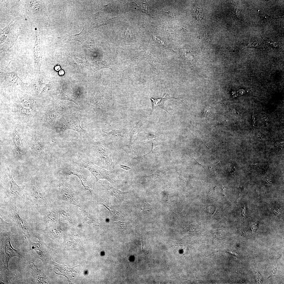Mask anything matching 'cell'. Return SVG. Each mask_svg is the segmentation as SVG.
Wrapping results in <instances>:
<instances>
[{"instance_id":"cell-1","label":"cell","mask_w":284,"mask_h":284,"mask_svg":"<svg viewBox=\"0 0 284 284\" xmlns=\"http://www.w3.org/2000/svg\"><path fill=\"white\" fill-rule=\"evenodd\" d=\"M11 237L10 233L9 232L4 231L1 232V262L4 267L7 270H8L10 259L13 257L19 256L18 251L14 249L11 245Z\"/></svg>"},{"instance_id":"cell-2","label":"cell","mask_w":284,"mask_h":284,"mask_svg":"<svg viewBox=\"0 0 284 284\" xmlns=\"http://www.w3.org/2000/svg\"><path fill=\"white\" fill-rule=\"evenodd\" d=\"M64 175H73L77 176L80 180L85 189L89 190L92 195L93 192L92 185L90 181V174L87 170L77 164L65 165L61 169Z\"/></svg>"},{"instance_id":"cell-3","label":"cell","mask_w":284,"mask_h":284,"mask_svg":"<svg viewBox=\"0 0 284 284\" xmlns=\"http://www.w3.org/2000/svg\"><path fill=\"white\" fill-rule=\"evenodd\" d=\"M78 162L79 165L89 170L95 178L97 183L100 179H104L114 184L116 181L115 177L111 172L99 167L90 162L83 160L78 153Z\"/></svg>"},{"instance_id":"cell-4","label":"cell","mask_w":284,"mask_h":284,"mask_svg":"<svg viewBox=\"0 0 284 284\" xmlns=\"http://www.w3.org/2000/svg\"><path fill=\"white\" fill-rule=\"evenodd\" d=\"M93 153L98 161L103 167L109 170H113L115 165L111 159V152L100 143L96 142L93 148Z\"/></svg>"},{"instance_id":"cell-5","label":"cell","mask_w":284,"mask_h":284,"mask_svg":"<svg viewBox=\"0 0 284 284\" xmlns=\"http://www.w3.org/2000/svg\"><path fill=\"white\" fill-rule=\"evenodd\" d=\"M9 208L12 220L17 226L18 231L23 235L25 239L31 242L30 236L27 224L26 221L20 217L16 202L13 199L10 200Z\"/></svg>"},{"instance_id":"cell-6","label":"cell","mask_w":284,"mask_h":284,"mask_svg":"<svg viewBox=\"0 0 284 284\" xmlns=\"http://www.w3.org/2000/svg\"><path fill=\"white\" fill-rule=\"evenodd\" d=\"M81 118L75 115L65 116L62 119L59 123L58 129L61 132L64 133L67 130L71 129L77 131L80 135L85 132L80 125Z\"/></svg>"},{"instance_id":"cell-7","label":"cell","mask_w":284,"mask_h":284,"mask_svg":"<svg viewBox=\"0 0 284 284\" xmlns=\"http://www.w3.org/2000/svg\"><path fill=\"white\" fill-rule=\"evenodd\" d=\"M1 85L6 88H14L23 83L17 74L13 72L0 69Z\"/></svg>"},{"instance_id":"cell-8","label":"cell","mask_w":284,"mask_h":284,"mask_svg":"<svg viewBox=\"0 0 284 284\" xmlns=\"http://www.w3.org/2000/svg\"><path fill=\"white\" fill-rule=\"evenodd\" d=\"M52 262L55 273L56 274L65 276L69 282H73L77 278L79 275V271L77 266L69 268L65 265H62L57 263L53 260Z\"/></svg>"},{"instance_id":"cell-9","label":"cell","mask_w":284,"mask_h":284,"mask_svg":"<svg viewBox=\"0 0 284 284\" xmlns=\"http://www.w3.org/2000/svg\"><path fill=\"white\" fill-rule=\"evenodd\" d=\"M29 194L28 198L37 207L41 208L44 206L45 203L44 195L38 185L36 184L33 185Z\"/></svg>"},{"instance_id":"cell-10","label":"cell","mask_w":284,"mask_h":284,"mask_svg":"<svg viewBox=\"0 0 284 284\" xmlns=\"http://www.w3.org/2000/svg\"><path fill=\"white\" fill-rule=\"evenodd\" d=\"M59 193L62 199L69 204L79 206L77 197L74 192L60 183L58 185Z\"/></svg>"},{"instance_id":"cell-11","label":"cell","mask_w":284,"mask_h":284,"mask_svg":"<svg viewBox=\"0 0 284 284\" xmlns=\"http://www.w3.org/2000/svg\"><path fill=\"white\" fill-rule=\"evenodd\" d=\"M71 40L79 42L83 46L90 48L94 45L93 40L91 37L85 31L84 27L81 31L78 34L69 36Z\"/></svg>"},{"instance_id":"cell-12","label":"cell","mask_w":284,"mask_h":284,"mask_svg":"<svg viewBox=\"0 0 284 284\" xmlns=\"http://www.w3.org/2000/svg\"><path fill=\"white\" fill-rule=\"evenodd\" d=\"M32 270L33 282L36 284H45L49 283L48 278L44 273L32 262L29 263Z\"/></svg>"},{"instance_id":"cell-13","label":"cell","mask_w":284,"mask_h":284,"mask_svg":"<svg viewBox=\"0 0 284 284\" xmlns=\"http://www.w3.org/2000/svg\"><path fill=\"white\" fill-rule=\"evenodd\" d=\"M39 240L37 243H33L31 241L32 248L36 254L37 256L41 260L43 264L46 262L47 254L45 247V244L41 238L37 237Z\"/></svg>"},{"instance_id":"cell-14","label":"cell","mask_w":284,"mask_h":284,"mask_svg":"<svg viewBox=\"0 0 284 284\" xmlns=\"http://www.w3.org/2000/svg\"><path fill=\"white\" fill-rule=\"evenodd\" d=\"M44 81L43 77L39 73L34 79L27 83L26 86H28V88L34 93L37 94H40L43 88Z\"/></svg>"},{"instance_id":"cell-15","label":"cell","mask_w":284,"mask_h":284,"mask_svg":"<svg viewBox=\"0 0 284 284\" xmlns=\"http://www.w3.org/2000/svg\"><path fill=\"white\" fill-rule=\"evenodd\" d=\"M45 148L43 141L39 138L34 136L31 143V149L33 154L37 156H40L44 154Z\"/></svg>"},{"instance_id":"cell-16","label":"cell","mask_w":284,"mask_h":284,"mask_svg":"<svg viewBox=\"0 0 284 284\" xmlns=\"http://www.w3.org/2000/svg\"><path fill=\"white\" fill-rule=\"evenodd\" d=\"M33 50L35 69L37 73H39L42 61V52L40 44H36Z\"/></svg>"},{"instance_id":"cell-17","label":"cell","mask_w":284,"mask_h":284,"mask_svg":"<svg viewBox=\"0 0 284 284\" xmlns=\"http://www.w3.org/2000/svg\"><path fill=\"white\" fill-rule=\"evenodd\" d=\"M103 188L110 195L114 196L119 200H123L128 195V192L122 191L109 185H102Z\"/></svg>"},{"instance_id":"cell-18","label":"cell","mask_w":284,"mask_h":284,"mask_svg":"<svg viewBox=\"0 0 284 284\" xmlns=\"http://www.w3.org/2000/svg\"><path fill=\"white\" fill-rule=\"evenodd\" d=\"M196 161L199 165L204 169L205 174L209 177L213 176L219 173L220 169L221 168L220 160L216 163L208 165H202L197 161Z\"/></svg>"},{"instance_id":"cell-19","label":"cell","mask_w":284,"mask_h":284,"mask_svg":"<svg viewBox=\"0 0 284 284\" xmlns=\"http://www.w3.org/2000/svg\"><path fill=\"white\" fill-rule=\"evenodd\" d=\"M105 138L109 141L116 140L126 136V132L122 130L114 129L108 133L102 130Z\"/></svg>"},{"instance_id":"cell-20","label":"cell","mask_w":284,"mask_h":284,"mask_svg":"<svg viewBox=\"0 0 284 284\" xmlns=\"http://www.w3.org/2000/svg\"><path fill=\"white\" fill-rule=\"evenodd\" d=\"M60 111V109L57 108L48 111L43 116L42 121L48 123L50 125L54 124L59 114Z\"/></svg>"},{"instance_id":"cell-21","label":"cell","mask_w":284,"mask_h":284,"mask_svg":"<svg viewBox=\"0 0 284 284\" xmlns=\"http://www.w3.org/2000/svg\"><path fill=\"white\" fill-rule=\"evenodd\" d=\"M13 140L15 146L16 154L18 156L20 157L22 152V142L20 135L16 128L13 131Z\"/></svg>"},{"instance_id":"cell-22","label":"cell","mask_w":284,"mask_h":284,"mask_svg":"<svg viewBox=\"0 0 284 284\" xmlns=\"http://www.w3.org/2000/svg\"><path fill=\"white\" fill-rule=\"evenodd\" d=\"M20 100L22 105L30 109L34 110L36 109V103L34 99L26 95L21 96Z\"/></svg>"},{"instance_id":"cell-23","label":"cell","mask_w":284,"mask_h":284,"mask_svg":"<svg viewBox=\"0 0 284 284\" xmlns=\"http://www.w3.org/2000/svg\"><path fill=\"white\" fill-rule=\"evenodd\" d=\"M5 169L6 173L8 174L10 180V192L12 195L17 194L20 195L21 190L19 186L17 185L13 179L12 175L10 173V169L8 167Z\"/></svg>"},{"instance_id":"cell-24","label":"cell","mask_w":284,"mask_h":284,"mask_svg":"<svg viewBox=\"0 0 284 284\" xmlns=\"http://www.w3.org/2000/svg\"><path fill=\"white\" fill-rule=\"evenodd\" d=\"M60 99L68 100L75 103L79 107L80 105L78 100L75 96L74 93L69 90L63 89L62 90L59 95Z\"/></svg>"},{"instance_id":"cell-25","label":"cell","mask_w":284,"mask_h":284,"mask_svg":"<svg viewBox=\"0 0 284 284\" xmlns=\"http://www.w3.org/2000/svg\"><path fill=\"white\" fill-rule=\"evenodd\" d=\"M101 204L108 210L112 220L117 221L122 219L123 217L122 214L118 210L113 207L109 206L103 203H102Z\"/></svg>"},{"instance_id":"cell-26","label":"cell","mask_w":284,"mask_h":284,"mask_svg":"<svg viewBox=\"0 0 284 284\" xmlns=\"http://www.w3.org/2000/svg\"><path fill=\"white\" fill-rule=\"evenodd\" d=\"M166 94L161 98L156 99L151 98V99L153 104V111L156 109L160 108L165 110L170 114L167 110L165 105V102L167 99L165 98Z\"/></svg>"},{"instance_id":"cell-27","label":"cell","mask_w":284,"mask_h":284,"mask_svg":"<svg viewBox=\"0 0 284 284\" xmlns=\"http://www.w3.org/2000/svg\"><path fill=\"white\" fill-rule=\"evenodd\" d=\"M15 105L20 115L27 118L32 117V114L30 109L23 106L21 104L15 103Z\"/></svg>"},{"instance_id":"cell-28","label":"cell","mask_w":284,"mask_h":284,"mask_svg":"<svg viewBox=\"0 0 284 284\" xmlns=\"http://www.w3.org/2000/svg\"><path fill=\"white\" fill-rule=\"evenodd\" d=\"M81 211L83 219L87 223L91 225H97L96 219L92 215L83 209H81Z\"/></svg>"},{"instance_id":"cell-29","label":"cell","mask_w":284,"mask_h":284,"mask_svg":"<svg viewBox=\"0 0 284 284\" xmlns=\"http://www.w3.org/2000/svg\"><path fill=\"white\" fill-rule=\"evenodd\" d=\"M119 146L120 148L125 151L129 158H130L134 155L135 152L132 148L131 141H130L128 145L121 142Z\"/></svg>"},{"instance_id":"cell-30","label":"cell","mask_w":284,"mask_h":284,"mask_svg":"<svg viewBox=\"0 0 284 284\" xmlns=\"http://www.w3.org/2000/svg\"><path fill=\"white\" fill-rule=\"evenodd\" d=\"M192 14L196 19L197 21L202 19L204 16L202 9L196 6L193 7Z\"/></svg>"},{"instance_id":"cell-31","label":"cell","mask_w":284,"mask_h":284,"mask_svg":"<svg viewBox=\"0 0 284 284\" xmlns=\"http://www.w3.org/2000/svg\"><path fill=\"white\" fill-rule=\"evenodd\" d=\"M134 122L135 123L136 125L135 126H133L129 133L130 141H131L133 137L139 131L140 128L143 125L141 121Z\"/></svg>"},{"instance_id":"cell-32","label":"cell","mask_w":284,"mask_h":284,"mask_svg":"<svg viewBox=\"0 0 284 284\" xmlns=\"http://www.w3.org/2000/svg\"><path fill=\"white\" fill-rule=\"evenodd\" d=\"M57 220L56 214L53 211L48 213L45 217V221L47 223L54 222L57 221Z\"/></svg>"},{"instance_id":"cell-33","label":"cell","mask_w":284,"mask_h":284,"mask_svg":"<svg viewBox=\"0 0 284 284\" xmlns=\"http://www.w3.org/2000/svg\"><path fill=\"white\" fill-rule=\"evenodd\" d=\"M248 47H253L258 48L261 50L263 49V48L261 44L256 39L251 40L249 43L245 48Z\"/></svg>"},{"instance_id":"cell-34","label":"cell","mask_w":284,"mask_h":284,"mask_svg":"<svg viewBox=\"0 0 284 284\" xmlns=\"http://www.w3.org/2000/svg\"><path fill=\"white\" fill-rule=\"evenodd\" d=\"M12 225V224L5 221L0 217V227L1 232L6 231L7 228Z\"/></svg>"},{"instance_id":"cell-35","label":"cell","mask_w":284,"mask_h":284,"mask_svg":"<svg viewBox=\"0 0 284 284\" xmlns=\"http://www.w3.org/2000/svg\"><path fill=\"white\" fill-rule=\"evenodd\" d=\"M258 225L259 221H257L251 226V228L253 233L257 230L258 227Z\"/></svg>"},{"instance_id":"cell-36","label":"cell","mask_w":284,"mask_h":284,"mask_svg":"<svg viewBox=\"0 0 284 284\" xmlns=\"http://www.w3.org/2000/svg\"><path fill=\"white\" fill-rule=\"evenodd\" d=\"M260 16L262 17L263 18L266 19H269L271 17V16H269L267 14L265 13H260Z\"/></svg>"},{"instance_id":"cell-37","label":"cell","mask_w":284,"mask_h":284,"mask_svg":"<svg viewBox=\"0 0 284 284\" xmlns=\"http://www.w3.org/2000/svg\"><path fill=\"white\" fill-rule=\"evenodd\" d=\"M120 167L123 169L125 170H128L130 169V168L127 166L120 165Z\"/></svg>"},{"instance_id":"cell-38","label":"cell","mask_w":284,"mask_h":284,"mask_svg":"<svg viewBox=\"0 0 284 284\" xmlns=\"http://www.w3.org/2000/svg\"><path fill=\"white\" fill-rule=\"evenodd\" d=\"M54 70L57 71H59L60 69V67L59 64H57L54 67Z\"/></svg>"},{"instance_id":"cell-39","label":"cell","mask_w":284,"mask_h":284,"mask_svg":"<svg viewBox=\"0 0 284 284\" xmlns=\"http://www.w3.org/2000/svg\"><path fill=\"white\" fill-rule=\"evenodd\" d=\"M257 138L260 140H261L263 137V135L260 133H258L257 134Z\"/></svg>"},{"instance_id":"cell-40","label":"cell","mask_w":284,"mask_h":284,"mask_svg":"<svg viewBox=\"0 0 284 284\" xmlns=\"http://www.w3.org/2000/svg\"><path fill=\"white\" fill-rule=\"evenodd\" d=\"M252 123H253V125L255 126L256 125V119L255 117L254 116H252Z\"/></svg>"},{"instance_id":"cell-41","label":"cell","mask_w":284,"mask_h":284,"mask_svg":"<svg viewBox=\"0 0 284 284\" xmlns=\"http://www.w3.org/2000/svg\"><path fill=\"white\" fill-rule=\"evenodd\" d=\"M228 252L229 253H230V254H232V255H234L235 256H236L237 257H238V256H239V255L238 253H236V252H233V251H229Z\"/></svg>"},{"instance_id":"cell-42","label":"cell","mask_w":284,"mask_h":284,"mask_svg":"<svg viewBox=\"0 0 284 284\" xmlns=\"http://www.w3.org/2000/svg\"><path fill=\"white\" fill-rule=\"evenodd\" d=\"M58 74L60 75H63L64 74V72L63 70H61L59 71Z\"/></svg>"},{"instance_id":"cell-43","label":"cell","mask_w":284,"mask_h":284,"mask_svg":"<svg viewBox=\"0 0 284 284\" xmlns=\"http://www.w3.org/2000/svg\"><path fill=\"white\" fill-rule=\"evenodd\" d=\"M262 121L265 122H267L268 121V118L266 117H263L262 118Z\"/></svg>"},{"instance_id":"cell-44","label":"cell","mask_w":284,"mask_h":284,"mask_svg":"<svg viewBox=\"0 0 284 284\" xmlns=\"http://www.w3.org/2000/svg\"><path fill=\"white\" fill-rule=\"evenodd\" d=\"M230 172L232 174H234V173H235L234 168H232L230 170Z\"/></svg>"},{"instance_id":"cell-45","label":"cell","mask_w":284,"mask_h":284,"mask_svg":"<svg viewBox=\"0 0 284 284\" xmlns=\"http://www.w3.org/2000/svg\"><path fill=\"white\" fill-rule=\"evenodd\" d=\"M128 31L127 32V35H126L127 36V37H128V38H130V32L129 31V30H128Z\"/></svg>"},{"instance_id":"cell-46","label":"cell","mask_w":284,"mask_h":284,"mask_svg":"<svg viewBox=\"0 0 284 284\" xmlns=\"http://www.w3.org/2000/svg\"><path fill=\"white\" fill-rule=\"evenodd\" d=\"M223 186V187H222V188H223V196H224L225 195V189H224L225 188H224V186Z\"/></svg>"}]
</instances>
